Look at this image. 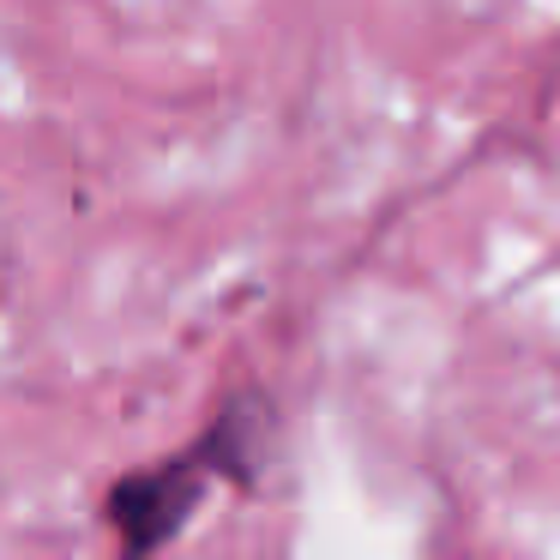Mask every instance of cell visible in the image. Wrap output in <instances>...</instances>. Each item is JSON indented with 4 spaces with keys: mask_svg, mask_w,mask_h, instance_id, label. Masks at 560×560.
<instances>
[{
    "mask_svg": "<svg viewBox=\"0 0 560 560\" xmlns=\"http://www.w3.org/2000/svg\"><path fill=\"white\" fill-rule=\"evenodd\" d=\"M271 434H278V404L266 386L223 392L194 440H182L175 452L139 464V470H121L103 488V524H109L115 548L158 555V548L182 542L218 488L247 494L259 482Z\"/></svg>",
    "mask_w": 560,
    "mask_h": 560,
    "instance_id": "cell-1",
    "label": "cell"
}]
</instances>
